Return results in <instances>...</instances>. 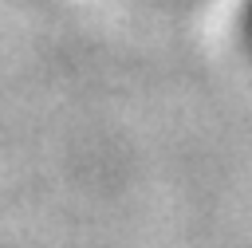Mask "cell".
I'll return each mask as SVG.
<instances>
[{
  "label": "cell",
  "instance_id": "6da1fadb",
  "mask_svg": "<svg viewBox=\"0 0 252 248\" xmlns=\"http://www.w3.org/2000/svg\"><path fill=\"white\" fill-rule=\"evenodd\" d=\"M240 35H244V43H248V51H252V0H244V12H240Z\"/></svg>",
  "mask_w": 252,
  "mask_h": 248
}]
</instances>
